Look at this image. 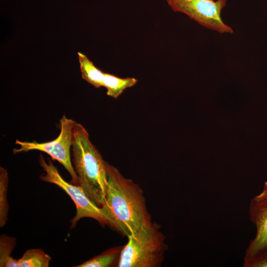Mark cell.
<instances>
[{"mask_svg":"<svg viewBox=\"0 0 267 267\" xmlns=\"http://www.w3.org/2000/svg\"><path fill=\"white\" fill-rule=\"evenodd\" d=\"M50 260L42 249H30L17 260L19 267H48Z\"/></svg>","mask_w":267,"mask_h":267,"instance_id":"cell-10","label":"cell"},{"mask_svg":"<svg viewBox=\"0 0 267 267\" xmlns=\"http://www.w3.org/2000/svg\"><path fill=\"white\" fill-rule=\"evenodd\" d=\"M73 166L81 186L90 200L101 207L105 202L107 179L106 162L81 124H76L72 145Z\"/></svg>","mask_w":267,"mask_h":267,"instance_id":"cell-2","label":"cell"},{"mask_svg":"<svg viewBox=\"0 0 267 267\" xmlns=\"http://www.w3.org/2000/svg\"><path fill=\"white\" fill-rule=\"evenodd\" d=\"M136 83L137 80L134 78H121L104 73L103 87L107 89V95L117 98L125 89L134 86Z\"/></svg>","mask_w":267,"mask_h":267,"instance_id":"cell-9","label":"cell"},{"mask_svg":"<svg viewBox=\"0 0 267 267\" xmlns=\"http://www.w3.org/2000/svg\"><path fill=\"white\" fill-rule=\"evenodd\" d=\"M155 222L147 228L129 237L118 260L119 267H158L168 248L166 237Z\"/></svg>","mask_w":267,"mask_h":267,"instance_id":"cell-3","label":"cell"},{"mask_svg":"<svg viewBox=\"0 0 267 267\" xmlns=\"http://www.w3.org/2000/svg\"><path fill=\"white\" fill-rule=\"evenodd\" d=\"M16 245V239L6 234L0 237V267H19L18 260L11 256Z\"/></svg>","mask_w":267,"mask_h":267,"instance_id":"cell-12","label":"cell"},{"mask_svg":"<svg viewBox=\"0 0 267 267\" xmlns=\"http://www.w3.org/2000/svg\"><path fill=\"white\" fill-rule=\"evenodd\" d=\"M107 185L100 207L111 225L127 237L148 228L153 223L139 185L125 178L106 162Z\"/></svg>","mask_w":267,"mask_h":267,"instance_id":"cell-1","label":"cell"},{"mask_svg":"<svg viewBox=\"0 0 267 267\" xmlns=\"http://www.w3.org/2000/svg\"><path fill=\"white\" fill-rule=\"evenodd\" d=\"M249 215L256 227V233L246 248L244 260L267 250V199L253 198L249 204Z\"/></svg>","mask_w":267,"mask_h":267,"instance_id":"cell-7","label":"cell"},{"mask_svg":"<svg viewBox=\"0 0 267 267\" xmlns=\"http://www.w3.org/2000/svg\"><path fill=\"white\" fill-rule=\"evenodd\" d=\"M78 57L82 78L96 88L103 87L104 73L83 53L78 52Z\"/></svg>","mask_w":267,"mask_h":267,"instance_id":"cell-8","label":"cell"},{"mask_svg":"<svg viewBox=\"0 0 267 267\" xmlns=\"http://www.w3.org/2000/svg\"><path fill=\"white\" fill-rule=\"evenodd\" d=\"M174 12L187 15L201 26L220 33L233 31L222 21L221 14L226 0H166Z\"/></svg>","mask_w":267,"mask_h":267,"instance_id":"cell-6","label":"cell"},{"mask_svg":"<svg viewBox=\"0 0 267 267\" xmlns=\"http://www.w3.org/2000/svg\"><path fill=\"white\" fill-rule=\"evenodd\" d=\"M257 199H267V181H265L262 191L254 197Z\"/></svg>","mask_w":267,"mask_h":267,"instance_id":"cell-15","label":"cell"},{"mask_svg":"<svg viewBox=\"0 0 267 267\" xmlns=\"http://www.w3.org/2000/svg\"><path fill=\"white\" fill-rule=\"evenodd\" d=\"M76 124V122L68 118L64 114L60 120V134L55 139L42 143H38L35 140L23 141L16 139L15 143L19 145V148L13 149V152L16 154L34 150L45 152L61 163L70 174L72 183L78 185V176L70 156L74 130Z\"/></svg>","mask_w":267,"mask_h":267,"instance_id":"cell-5","label":"cell"},{"mask_svg":"<svg viewBox=\"0 0 267 267\" xmlns=\"http://www.w3.org/2000/svg\"><path fill=\"white\" fill-rule=\"evenodd\" d=\"M39 161L44 171L40 176L41 180L58 186L69 196L76 205V214L71 221L72 228L84 218H90L101 224H108L101 208L90 200L81 186L65 180L52 162L49 159L46 161L42 154Z\"/></svg>","mask_w":267,"mask_h":267,"instance_id":"cell-4","label":"cell"},{"mask_svg":"<svg viewBox=\"0 0 267 267\" xmlns=\"http://www.w3.org/2000/svg\"><path fill=\"white\" fill-rule=\"evenodd\" d=\"M8 173L2 167H0V226H4L7 220L8 204L7 199Z\"/></svg>","mask_w":267,"mask_h":267,"instance_id":"cell-13","label":"cell"},{"mask_svg":"<svg viewBox=\"0 0 267 267\" xmlns=\"http://www.w3.org/2000/svg\"><path fill=\"white\" fill-rule=\"evenodd\" d=\"M244 267H267V250L260 252L250 258L244 260Z\"/></svg>","mask_w":267,"mask_h":267,"instance_id":"cell-14","label":"cell"},{"mask_svg":"<svg viewBox=\"0 0 267 267\" xmlns=\"http://www.w3.org/2000/svg\"><path fill=\"white\" fill-rule=\"evenodd\" d=\"M123 246L109 249L89 260L76 266V267H108L112 265L120 257Z\"/></svg>","mask_w":267,"mask_h":267,"instance_id":"cell-11","label":"cell"}]
</instances>
